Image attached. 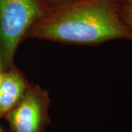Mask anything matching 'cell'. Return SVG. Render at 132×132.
<instances>
[{
	"label": "cell",
	"mask_w": 132,
	"mask_h": 132,
	"mask_svg": "<svg viewBox=\"0 0 132 132\" xmlns=\"http://www.w3.org/2000/svg\"><path fill=\"white\" fill-rule=\"evenodd\" d=\"M4 68H3V65H2V60H1V57H0V74L4 73Z\"/></svg>",
	"instance_id": "cell-6"
},
{
	"label": "cell",
	"mask_w": 132,
	"mask_h": 132,
	"mask_svg": "<svg viewBox=\"0 0 132 132\" xmlns=\"http://www.w3.org/2000/svg\"><path fill=\"white\" fill-rule=\"evenodd\" d=\"M49 95L39 85H29L18 104L6 114L11 132H44L50 123Z\"/></svg>",
	"instance_id": "cell-3"
},
{
	"label": "cell",
	"mask_w": 132,
	"mask_h": 132,
	"mask_svg": "<svg viewBox=\"0 0 132 132\" xmlns=\"http://www.w3.org/2000/svg\"><path fill=\"white\" fill-rule=\"evenodd\" d=\"M0 132H3V131H2V128L1 126H0Z\"/></svg>",
	"instance_id": "cell-8"
},
{
	"label": "cell",
	"mask_w": 132,
	"mask_h": 132,
	"mask_svg": "<svg viewBox=\"0 0 132 132\" xmlns=\"http://www.w3.org/2000/svg\"><path fill=\"white\" fill-rule=\"evenodd\" d=\"M42 0H0V57L5 71L30 28L47 13Z\"/></svg>",
	"instance_id": "cell-2"
},
{
	"label": "cell",
	"mask_w": 132,
	"mask_h": 132,
	"mask_svg": "<svg viewBox=\"0 0 132 132\" xmlns=\"http://www.w3.org/2000/svg\"><path fill=\"white\" fill-rule=\"evenodd\" d=\"M125 1V4H130V3H132V0H124Z\"/></svg>",
	"instance_id": "cell-7"
},
{
	"label": "cell",
	"mask_w": 132,
	"mask_h": 132,
	"mask_svg": "<svg viewBox=\"0 0 132 132\" xmlns=\"http://www.w3.org/2000/svg\"><path fill=\"white\" fill-rule=\"evenodd\" d=\"M55 1H60V0H55Z\"/></svg>",
	"instance_id": "cell-9"
},
{
	"label": "cell",
	"mask_w": 132,
	"mask_h": 132,
	"mask_svg": "<svg viewBox=\"0 0 132 132\" xmlns=\"http://www.w3.org/2000/svg\"><path fill=\"white\" fill-rule=\"evenodd\" d=\"M120 16L123 22L132 32V3L125 4L120 12Z\"/></svg>",
	"instance_id": "cell-5"
},
{
	"label": "cell",
	"mask_w": 132,
	"mask_h": 132,
	"mask_svg": "<svg viewBox=\"0 0 132 132\" xmlns=\"http://www.w3.org/2000/svg\"><path fill=\"white\" fill-rule=\"evenodd\" d=\"M96 45L132 40L114 0H79L48 11L29 30L26 38Z\"/></svg>",
	"instance_id": "cell-1"
},
{
	"label": "cell",
	"mask_w": 132,
	"mask_h": 132,
	"mask_svg": "<svg viewBox=\"0 0 132 132\" xmlns=\"http://www.w3.org/2000/svg\"><path fill=\"white\" fill-rule=\"evenodd\" d=\"M29 85L25 75L14 65L5 71L0 85V119L19 103Z\"/></svg>",
	"instance_id": "cell-4"
}]
</instances>
